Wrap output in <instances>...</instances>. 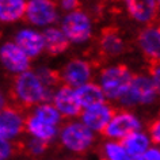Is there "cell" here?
<instances>
[{"label": "cell", "instance_id": "cell-9", "mask_svg": "<svg viewBox=\"0 0 160 160\" xmlns=\"http://www.w3.org/2000/svg\"><path fill=\"white\" fill-rule=\"evenodd\" d=\"M0 61H2L3 69L8 75H12L14 78L29 71L31 67V58L12 39L2 43V46H0Z\"/></svg>", "mask_w": 160, "mask_h": 160}, {"label": "cell", "instance_id": "cell-29", "mask_svg": "<svg viewBox=\"0 0 160 160\" xmlns=\"http://www.w3.org/2000/svg\"><path fill=\"white\" fill-rule=\"evenodd\" d=\"M58 8L65 14L79 10V0H58Z\"/></svg>", "mask_w": 160, "mask_h": 160}, {"label": "cell", "instance_id": "cell-12", "mask_svg": "<svg viewBox=\"0 0 160 160\" xmlns=\"http://www.w3.org/2000/svg\"><path fill=\"white\" fill-rule=\"evenodd\" d=\"M12 41L17 42L18 46L22 48L23 52H26V54L31 60L45 53V39H43L42 30H38L29 25L18 29L14 34Z\"/></svg>", "mask_w": 160, "mask_h": 160}, {"label": "cell", "instance_id": "cell-18", "mask_svg": "<svg viewBox=\"0 0 160 160\" xmlns=\"http://www.w3.org/2000/svg\"><path fill=\"white\" fill-rule=\"evenodd\" d=\"M43 39H45V52L50 56H60L67 52L71 45L67 35L64 34L60 26H52L42 30Z\"/></svg>", "mask_w": 160, "mask_h": 160}, {"label": "cell", "instance_id": "cell-15", "mask_svg": "<svg viewBox=\"0 0 160 160\" xmlns=\"http://www.w3.org/2000/svg\"><path fill=\"white\" fill-rule=\"evenodd\" d=\"M123 8L132 21L148 26L159 12V0H122Z\"/></svg>", "mask_w": 160, "mask_h": 160}, {"label": "cell", "instance_id": "cell-26", "mask_svg": "<svg viewBox=\"0 0 160 160\" xmlns=\"http://www.w3.org/2000/svg\"><path fill=\"white\" fill-rule=\"evenodd\" d=\"M15 152V145L12 141L0 140V160H10Z\"/></svg>", "mask_w": 160, "mask_h": 160}, {"label": "cell", "instance_id": "cell-16", "mask_svg": "<svg viewBox=\"0 0 160 160\" xmlns=\"http://www.w3.org/2000/svg\"><path fill=\"white\" fill-rule=\"evenodd\" d=\"M60 130H61L60 126H54L52 123L42 121L31 113L26 115V133L29 137L41 140L49 145L56 140H58Z\"/></svg>", "mask_w": 160, "mask_h": 160}, {"label": "cell", "instance_id": "cell-7", "mask_svg": "<svg viewBox=\"0 0 160 160\" xmlns=\"http://www.w3.org/2000/svg\"><path fill=\"white\" fill-rule=\"evenodd\" d=\"M138 130H142L141 118L129 109H121L114 113L103 134L107 137V140L122 141L128 136Z\"/></svg>", "mask_w": 160, "mask_h": 160}, {"label": "cell", "instance_id": "cell-10", "mask_svg": "<svg viewBox=\"0 0 160 160\" xmlns=\"http://www.w3.org/2000/svg\"><path fill=\"white\" fill-rule=\"evenodd\" d=\"M26 132V117L17 107L6 106L0 113V140L15 141Z\"/></svg>", "mask_w": 160, "mask_h": 160}, {"label": "cell", "instance_id": "cell-25", "mask_svg": "<svg viewBox=\"0 0 160 160\" xmlns=\"http://www.w3.org/2000/svg\"><path fill=\"white\" fill-rule=\"evenodd\" d=\"M25 148H26L27 153L31 155L33 158H41L42 155H45L48 144L41 141V140L29 137L26 140V142H25Z\"/></svg>", "mask_w": 160, "mask_h": 160}, {"label": "cell", "instance_id": "cell-6", "mask_svg": "<svg viewBox=\"0 0 160 160\" xmlns=\"http://www.w3.org/2000/svg\"><path fill=\"white\" fill-rule=\"evenodd\" d=\"M25 21L38 30L56 26L58 21V6L54 0H29Z\"/></svg>", "mask_w": 160, "mask_h": 160}, {"label": "cell", "instance_id": "cell-22", "mask_svg": "<svg viewBox=\"0 0 160 160\" xmlns=\"http://www.w3.org/2000/svg\"><path fill=\"white\" fill-rule=\"evenodd\" d=\"M102 160H134L126 151L122 141L117 140H106L101 147Z\"/></svg>", "mask_w": 160, "mask_h": 160}, {"label": "cell", "instance_id": "cell-8", "mask_svg": "<svg viewBox=\"0 0 160 160\" xmlns=\"http://www.w3.org/2000/svg\"><path fill=\"white\" fill-rule=\"evenodd\" d=\"M58 75L62 84L76 90L87 83L94 82L92 78L95 76V72L92 64L88 60L83 57H73L64 64Z\"/></svg>", "mask_w": 160, "mask_h": 160}, {"label": "cell", "instance_id": "cell-3", "mask_svg": "<svg viewBox=\"0 0 160 160\" xmlns=\"http://www.w3.org/2000/svg\"><path fill=\"white\" fill-rule=\"evenodd\" d=\"M95 134L80 119H71L61 126L58 142L64 149L73 155H83L88 152L95 144Z\"/></svg>", "mask_w": 160, "mask_h": 160}, {"label": "cell", "instance_id": "cell-28", "mask_svg": "<svg viewBox=\"0 0 160 160\" xmlns=\"http://www.w3.org/2000/svg\"><path fill=\"white\" fill-rule=\"evenodd\" d=\"M134 160H160V147L152 145L147 152H144L141 156L136 158Z\"/></svg>", "mask_w": 160, "mask_h": 160}, {"label": "cell", "instance_id": "cell-24", "mask_svg": "<svg viewBox=\"0 0 160 160\" xmlns=\"http://www.w3.org/2000/svg\"><path fill=\"white\" fill-rule=\"evenodd\" d=\"M35 71H37V73L39 75V78L43 80V83H45L49 88L56 90L58 87L57 83L60 80V75L56 73L52 68H49V67H39Z\"/></svg>", "mask_w": 160, "mask_h": 160}, {"label": "cell", "instance_id": "cell-11", "mask_svg": "<svg viewBox=\"0 0 160 160\" xmlns=\"http://www.w3.org/2000/svg\"><path fill=\"white\" fill-rule=\"evenodd\" d=\"M60 111L62 118L65 119H76L82 114V106L76 97V90L69 86L61 84L53 91V97L50 101Z\"/></svg>", "mask_w": 160, "mask_h": 160}, {"label": "cell", "instance_id": "cell-1", "mask_svg": "<svg viewBox=\"0 0 160 160\" xmlns=\"http://www.w3.org/2000/svg\"><path fill=\"white\" fill-rule=\"evenodd\" d=\"M53 91L39 78L37 71L29 69L15 76L11 92L18 105L23 107H35L43 102H50Z\"/></svg>", "mask_w": 160, "mask_h": 160}, {"label": "cell", "instance_id": "cell-19", "mask_svg": "<svg viewBox=\"0 0 160 160\" xmlns=\"http://www.w3.org/2000/svg\"><path fill=\"white\" fill-rule=\"evenodd\" d=\"M29 0H0V22L14 25L25 19Z\"/></svg>", "mask_w": 160, "mask_h": 160}, {"label": "cell", "instance_id": "cell-14", "mask_svg": "<svg viewBox=\"0 0 160 160\" xmlns=\"http://www.w3.org/2000/svg\"><path fill=\"white\" fill-rule=\"evenodd\" d=\"M137 46L147 60L160 62V25L144 26L137 35Z\"/></svg>", "mask_w": 160, "mask_h": 160}, {"label": "cell", "instance_id": "cell-27", "mask_svg": "<svg viewBox=\"0 0 160 160\" xmlns=\"http://www.w3.org/2000/svg\"><path fill=\"white\" fill-rule=\"evenodd\" d=\"M148 133L151 136L153 145L160 147V115L151 122L149 128H148Z\"/></svg>", "mask_w": 160, "mask_h": 160}, {"label": "cell", "instance_id": "cell-31", "mask_svg": "<svg viewBox=\"0 0 160 160\" xmlns=\"http://www.w3.org/2000/svg\"><path fill=\"white\" fill-rule=\"evenodd\" d=\"M159 12H160V0H159Z\"/></svg>", "mask_w": 160, "mask_h": 160}, {"label": "cell", "instance_id": "cell-23", "mask_svg": "<svg viewBox=\"0 0 160 160\" xmlns=\"http://www.w3.org/2000/svg\"><path fill=\"white\" fill-rule=\"evenodd\" d=\"M30 113L48 123H52V125L60 128L62 126V115L60 114V111L56 109V106L52 102H43L41 105L33 107Z\"/></svg>", "mask_w": 160, "mask_h": 160}, {"label": "cell", "instance_id": "cell-17", "mask_svg": "<svg viewBox=\"0 0 160 160\" xmlns=\"http://www.w3.org/2000/svg\"><path fill=\"white\" fill-rule=\"evenodd\" d=\"M125 41L115 29H106L99 37V49L109 58H117L125 52Z\"/></svg>", "mask_w": 160, "mask_h": 160}, {"label": "cell", "instance_id": "cell-20", "mask_svg": "<svg viewBox=\"0 0 160 160\" xmlns=\"http://www.w3.org/2000/svg\"><path fill=\"white\" fill-rule=\"evenodd\" d=\"M76 97H78V101L82 106V109H87V107L107 102L98 82H90L87 84L76 88Z\"/></svg>", "mask_w": 160, "mask_h": 160}, {"label": "cell", "instance_id": "cell-13", "mask_svg": "<svg viewBox=\"0 0 160 160\" xmlns=\"http://www.w3.org/2000/svg\"><path fill=\"white\" fill-rule=\"evenodd\" d=\"M114 113L115 110L113 109V106L109 102H103L99 105L83 109L79 119L94 133H103L113 118Z\"/></svg>", "mask_w": 160, "mask_h": 160}, {"label": "cell", "instance_id": "cell-5", "mask_svg": "<svg viewBox=\"0 0 160 160\" xmlns=\"http://www.w3.org/2000/svg\"><path fill=\"white\" fill-rule=\"evenodd\" d=\"M158 98V91H156L151 76L145 73H137L134 75L119 105L125 106V109H132L136 106H151L156 102Z\"/></svg>", "mask_w": 160, "mask_h": 160}, {"label": "cell", "instance_id": "cell-4", "mask_svg": "<svg viewBox=\"0 0 160 160\" xmlns=\"http://www.w3.org/2000/svg\"><path fill=\"white\" fill-rule=\"evenodd\" d=\"M60 27L73 46H83L91 41L94 35V22L86 11L76 10L64 14L60 21Z\"/></svg>", "mask_w": 160, "mask_h": 160}, {"label": "cell", "instance_id": "cell-30", "mask_svg": "<svg viewBox=\"0 0 160 160\" xmlns=\"http://www.w3.org/2000/svg\"><path fill=\"white\" fill-rule=\"evenodd\" d=\"M149 76H151L152 82H153V84L156 87V91H158V95L160 98V62H156V64L152 65Z\"/></svg>", "mask_w": 160, "mask_h": 160}, {"label": "cell", "instance_id": "cell-21", "mask_svg": "<svg viewBox=\"0 0 160 160\" xmlns=\"http://www.w3.org/2000/svg\"><path fill=\"white\" fill-rule=\"evenodd\" d=\"M122 142H123V145H125L126 151L129 152L133 159L141 156L144 152H147L153 145L149 133L144 132V130H138V132L132 133L130 136H128L125 140H122Z\"/></svg>", "mask_w": 160, "mask_h": 160}, {"label": "cell", "instance_id": "cell-2", "mask_svg": "<svg viewBox=\"0 0 160 160\" xmlns=\"http://www.w3.org/2000/svg\"><path fill=\"white\" fill-rule=\"evenodd\" d=\"M134 73L126 65L110 64L98 72L97 82L105 94L107 102H121L129 88Z\"/></svg>", "mask_w": 160, "mask_h": 160}]
</instances>
